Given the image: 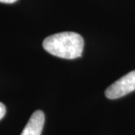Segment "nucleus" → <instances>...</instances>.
I'll list each match as a JSON object with an SVG mask.
<instances>
[{"instance_id":"obj_5","label":"nucleus","mask_w":135,"mask_h":135,"mask_svg":"<svg viewBox=\"0 0 135 135\" xmlns=\"http://www.w3.org/2000/svg\"><path fill=\"white\" fill-rule=\"evenodd\" d=\"M18 0H0V3H4V4H12V3L17 2Z\"/></svg>"},{"instance_id":"obj_1","label":"nucleus","mask_w":135,"mask_h":135,"mask_svg":"<svg viewBox=\"0 0 135 135\" xmlns=\"http://www.w3.org/2000/svg\"><path fill=\"white\" fill-rule=\"evenodd\" d=\"M42 46L47 52L56 57L75 59L82 55L84 40L76 33L63 32L47 37Z\"/></svg>"},{"instance_id":"obj_2","label":"nucleus","mask_w":135,"mask_h":135,"mask_svg":"<svg viewBox=\"0 0 135 135\" xmlns=\"http://www.w3.org/2000/svg\"><path fill=\"white\" fill-rule=\"evenodd\" d=\"M135 90V70L120 77L105 90V97L109 99H117Z\"/></svg>"},{"instance_id":"obj_4","label":"nucleus","mask_w":135,"mask_h":135,"mask_svg":"<svg viewBox=\"0 0 135 135\" xmlns=\"http://www.w3.org/2000/svg\"><path fill=\"white\" fill-rule=\"evenodd\" d=\"M5 113H6V108L3 103L0 102V120L4 117Z\"/></svg>"},{"instance_id":"obj_3","label":"nucleus","mask_w":135,"mask_h":135,"mask_svg":"<svg viewBox=\"0 0 135 135\" xmlns=\"http://www.w3.org/2000/svg\"><path fill=\"white\" fill-rule=\"evenodd\" d=\"M44 122V112L41 110H36L31 116L20 135H41Z\"/></svg>"}]
</instances>
